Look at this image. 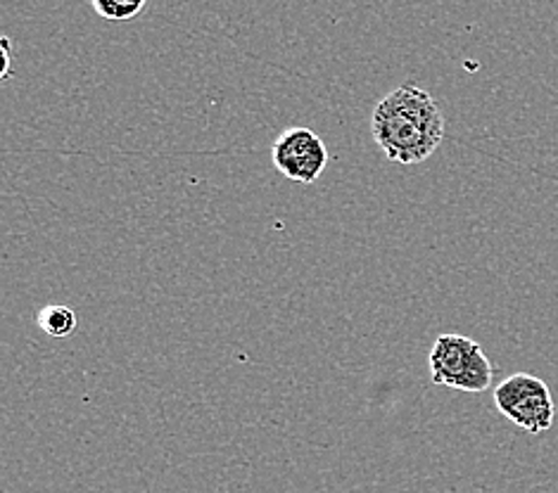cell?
<instances>
[{
	"label": "cell",
	"mask_w": 558,
	"mask_h": 493,
	"mask_svg": "<svg viewBox=\"0 0 558 493\" xmlns=\"http://www.w3.org/2000/svg\"><path fill=\"white\" fill-rule=\"evenodd\" d=\"M0 44H3V58H5V70H3V78H10V38L3 36L0 38Z\"/></svg>",
	"instance_id": "7"
},
{
	"label": "cell",
	"mask_w": 558,
	"mask_h": 493,
	"mask_svg": "<svg viewBox=\"0 0 558 493\" xmlns=\"http://www.w3.org/2000/svg\"><path fill=\"white\" fill-rule=\"evenodd\" d=\"M36 323L41 328L48 337L64 340L76 332L78 318L76 311L64 304H46L41 311L36 313Z\"/></svg>",
	"instance_id": "5"
},
{
	"label": "cell",
	"mask_w": 558,
	"mask_h": 493,
	"mask_svg": "<svg viewBox=\"0 0 558 493\" xmlns=\"http://www.w3.org/2000/svg\"><path fill=\"white\" fill-rule=\"evenodd\" d=\"M495 406L504 418L530 434L554 428L556 404L547 382L530 372H515L495 386Z\"/></svg>",
	"instance_id": "3"
},
{
	"label": "cell",
	"mask_w": 558,
	"mask_h": 493,
	"mask_svg": "<svg viewBox=\"0 0 558 493\" xmlns=\"http://www.w3.org/2000/svg\"><path fill=\"white\" fill-rule=\"evenodd\" d=\"M428 368L435 384L469 394L487 392L492 380H495V366L483 352V346L466 335H457V332L435 340Z\"/></svg>",
	"instance_id": "2"
},
{
	"label": "cell",
	"mask_w": 558,
	"mask_h": 493,
	"mask_svg": "<svg viewBox=\"0 0 558 493\" xmlns=\"http://www.w3.org/2000/svg\"><path fill=\"white\" fill-rule=\"evenodd\" d=\"M90 8L96 10V15L108 22H131L148 8V3L145 0H134V3H124V0H93Z\"/></svg>",
	"instance_id": "6"
},
{
	"label": "cell",
	"mask_w": 558,
	"mask_h": 493,
	"mask_svg": "<svg viewBox=\"0 0 558 493\" xmlns=\"http://www.w3.org/2000/svg\"><path fill=\"white\" fill-rule=\"evenodd\" d=\"M371 133L390 162L411 167L425 162L440 148L445 116L428 90L416 84H404L376 104Z\"/></svg>",
	"instance_id": "1"
},
{
	"label": "cell",
	"mask_w": 558,
	"mask_h": 493,
	"mask_svg": "<svg viewBox=\"0 0 558 493\" xmlns=\"http://www.w3.org/2000/svg\"><path fill=\"white\" fill-rule=\"evenodd\" d=\"M274 167L283 173L286 178L312 185L326 171L328 150L326 143L312 128H288L276 138L271 148Z\"/></svg>",
	"instance_id": "4"
}]
</instances>
